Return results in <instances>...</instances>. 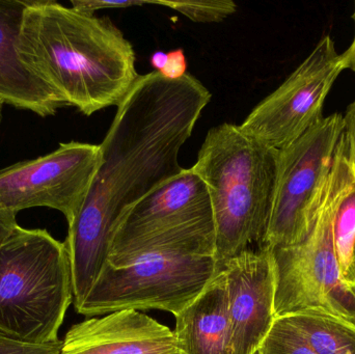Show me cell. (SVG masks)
Wrapping results in <instances>:
<instances>
[{"label":"cell","mask_w":355,"mask_h":354,"mask_svg":"<svg viewBox=\"0 0 355 354\" xmlns=\"http://www.w3.org/2000/svg\"><path fill=\"white\" fill-rule=\"evenodd\" d=\"M209 89L186 74L168 80L141 75L100 145L101 161L89 195L69 226L66 245L72 267L75 310L108 262L114 228L123 212L182 172L179 154L190 139Z\"/></svg>","instance_id":"cell-1"},{"label":"cell","mask_w":355,"mask_h":354,"mask_svg":"<svg viewBox=\"0 0 355 354\" xmlns=\"http://www.w3.org/2000/svg\"><path fill=\"white\" fill-rule=\"evenodd\" d=\"M18 53L64 105L87 116L118 107L141 76L133 46L110 18L51 0H31Z\"/></svg>","instance_id":"cell-2"},{"label":"cell","mask_w":355,"mask_h":354,"mask_svg":"<svg viewBox=\"0 0 355 354\" xmlns=\"http://www.w3.org/2000/svg\"><path fill=\"white\" fill-rule=\"evenodd\" d=\"M279 150L244 133L239 125L213 127L192 166L208 191L219 267L263 247L277 184Z\"/></svg>","instance_id":"cell-3"},{"label":"cell","mask_w":355,"mask_h":354,"mask_svg":"<svg viewBox=\"0 0 355 354\" xmlns=\"http://www.w3.org/2000/svg\"><path fill=\"white\" fill-rule=\"evenodd\" d=\"M73 299L66 242L18 224L0 247V333L28 344L58 342Z\"/></svg>","instance_id":"cell-4"},{"label":"cell","mask_w":355,"mask_h":354,"mask_svg":"<svg viewBox=\"0 0 355 354\" xmlns=\"http://www.w3.org/2000/svg\"><path fill=\"white\" fill-rule=\"evenodd\" d=\"M149 253L214 257L210 199L206 185L192 168H183L127 208L116 222L110 265L122 267Z\"/></svg>","instance_id":"cell-5"},{"label":"cell","mask_w":355,"mask_h":354,"mask_svg":"<svg viewBox=\"0 0 355 354\" xmlns=\"http://www.w3.org/2000/svg\"><path fill=\"white\" fill-rule=\"evenodd\" d=\"M219 270L212 256L149 253L119 268L107 262L76 312L95 317L125 310H160L176 317Z\"/></svg>","instance_id":"cell-6"},{"label":"cell","mask_w":355,"mask_h":354,"mask_svg":"<svg viewBox=\"0 0 355 354\" xmlns=\"http://www.w3.org/2000/svg\"><path fill=\"white\" fill-rule=\"evenodd\" d=\"M343 131V114L336 112L279 150L275 197L263 247L297 245L310 232Z\"/></svg>","instance_id":"cell-7"},{"label":"cell","mask_w":355,"mask_h":354,"mask_svg":"<svg viewBox=\"0 0 355 354\" xmlns=\"http://www.w3.org/2000/svg\"><path fill=\"white\" fill-rule=\"evenodd\" d=\"M269 249L275 270V319L322 310L355 324V297L342 280L334 245L333 210L327 191L304 240Z\"/></svg>","instance_id":"cell-8"},{"label":"cell","mask_w":355,"mask_h":354,"mask_svg":"<svg viewBox=\"0 0 355 354\" xmlns=\"http://www.w3.org/2000/svg\"><path fill=\"white\" fill-rule=\"evenodd\" d=\"M342 53L329 35L310 55L246 116L240 129L277 150L285 149L320 122L323 107L343 72Z\"/></svg>","instance_id":"cell-9"},{"label":"cell","mask_w":355,"mask_h":354,"mask_svg":"<svg viewBox=\"0 0 355 354\" xmlns=\"http://www.w3.org/2000/svg\"><path fill=\"white\" fill-rule=\"evenodd\" d=\"M101 161L100 145L70 141L35 159L0 170V207L17 214L49 208L70 224L80 211Z\"/></svg>","instance_id":"cell-10"},{"label":"cell","mask_w":355,"mask_h":354,"mask_svg":"<svg viewBox=\"0 0 355 354\" xmlns=\"http://www.w3.org/2000/svg\"><path fill=\"white\" fill-rule=\"evenodd\" d=\"M234 354L260 349L275 321V278L270 249H246L223 266Z\"/></svg>","instance_id":"cell-11"},{"label":"cell","mask_w":355,"mask_h":354,"mask_svg":"<svg viewBox=\"0 0 355 354\" xmlns=\"http://www.w3.org/2000/svg\"><path fill=\"white\" fill-rule=\"evenodd\" d=\"M62 354H183L168 326L135 310L114 312L75 324Z\"/></svg>","instance_id":"cell-12"},{"label":"cell","mask_w":355,"mask_h":354,"mask_svg":"<svg viewBox=\"0 0 355 354\" xmlns=\"http://www.w3.org/2000/svg\"><path fill=\"white\" fill-rule=\"evenodd\" d=\"M29 3L0 0V102L46 118L54 116L64 103L19 56V37Z\"/></svg>","instance_id":"cell-13"},{"label":"cell","mask_w":355,"mask_h":354,"mask_svg":"<svg viewBox=\"0 0 355 354\" xmlns=\"http://www.w3.org/2000/svg\"><path fill=\"white\" fill-rule=\"evenodd\" d=\"M175 318L174 333L183 354H234L223 268Z\"/></svg>","instance_id":"cell-14"},{"label":"cell","mask_w":355,"mask_h":354,"mask_svg":"<svg viewBox=\"0 0 355 354\" xmlns=\"http://www.w3.org/2000/svg\"><path fill=\"white\" fill-rule=\"evenodd\" d=\"M318 354H355V324L322 310L285 316Z\"/></svg>","instance_id":"cell-15"},{"label":"cell","mask_w":355,"mask_h":354,"mask_svg":"<svg viewBox=\"0 0 355 354\" xmlns=\"http://www.w3.org/2000/svg\"><path fill=\"white\" fill-rule=\"evenodd\" d=\"M151 4L177 10L189 20L198 23H217L233 15L237 4L232 0H151Z\"/></svg>","instance_id":"cell-16"},{"label":"cell","mask_w":355,"mask_h":354,"mask_svg":"<svg viewBox=\"0 0 355 354\" xmlns=\"http://www.w3.org/2000/svg\"><path fill=\"white\" fill-rule=\"evenodd\" d=\"M259 351L261 354H318L285 317L275 319Z\"/></svg>","instance_id":"cell-17"},{"label":"cell","mask_w":355,"mask_h":354,"mask_svg":"<svg viewBox=\"0 0 355 354\" xmlns=\"http://www.w3.org/2000/svg\"><path fill=\"white\" fill-rule=\"evenodd\" d=\"M62 341L51 344H28L0 333V354H62Z\"/></svg>","instance_id":"cell-18"},{"label":"cell","mask_w":355,"mask_h":354,"mask_svg":"<svg viewBox=\"0 0 355 354\" xmlns=\"http://www.w3.org/2000/svg\"><path fill=\"white\" fill-rule=\"evenodd\" d=\"M71 4L77 12L95 15L97 10L128 8L151 4V0H72Z\"/></svg>","instance_id":"cell-19"},{"label":"cell","mask_w":355,"mask_h":354,"mask_svg":"<svg viewBox=\"0 0 355 354\" xmlns=\"http://www.w3.org/2000/svg\"><path fill=\"white\" fill-rule=\"evenodd\" d=\"M159 73L168 80L183 78L187 74V60L184 50L179 48L168 53V62Z\"/></svg>","instance_id":"cell-20"},{"label":"cell","mask_w":355,"mask_h":354,"mask_svg":"<svg viewBox=\"0 0 355 354\" xmlns=\"http://www.w3.org/2000/svg\"><path fill=\"white\" fill-rule=\"evenodd\" d=\"M343 122L348 154L355 168V100L348 105L345 114H343Z\"/></svg>","instance_id":"cell-21"},{"label":"cell","mask_w":355,"mask_h":354,"mask_svg":"<svg viewBox=\"0 0 355 354\" xmlns=\"http://www.w3.org/2000/svg\"><path fill=\"white\" fill-rule=\"evenodd\" d=\"M16 216L0 207V247L18 227Z\"/></svg>","instance_id":"cell-22"},{"label":"cell","mask_w":355,"mask_h":354,"mask_svg":"<svg viewBox=\"0 0 355 354\" xmlns=\"http://www.w3.org/2000/svg\"><path fill=\"white\" fill-rule=\"evenodd\" d=\"M352 18L354 23V39H352L349 47L345 50L344 53H342V64H343L344 70H347L348 69V70H352L355 74V2Z\"/></svg>","instance_id":"cell-23"},{"label":"cell","mask_w":355,"mask_h":354,"mask_svg":"<svg viewBox=\"0 0 355 354\" xmlns=\"http://www.w3.org/2000/svg\"><path fill=\"white\" fill-rule=\"evenodd\" d=\"M343 282L355 297V245L352 261H350L349 266H348L347 270L343 276Z\"/></svg>","instance_id":"cell-24"},{"label":"cell","mask_w":355,"mask_h":354,"mask_svg":"<svg viewBox=\"0 0 355 354\" xmlns=\"http://www.w3.org/2000/svg\"><path fill=\"white\" fill-rule=\"evenodd\" d=\"M168 62V53H164V51H157L152 54L150 58V64L155 69L156 72H159Z\"/></svg>","instance_id":"cell-25"},{"label":"cell","mask_w":355,"mask_h":354,"mask_svg":"<svg viewBox=\"0 0 355 354\" xmlns=\"http://www.w3.org/2000/svg\"><path fill=\"white\" fill-rule=\"evenodd\" d=\"M2 105H3V103H2V102H0V122H1Z\"/></svg>","instance_id":"cell-26"},{"label":"cell","mask_w":355,"mask_h":354,"mask_svg":"<svg viewBox=\"0 0 355 354\" xmlns=\"http://www.w3.org/2000/svg\"><path fill=\"white\" fill-rule=\"evenodd\" d=\"M254 354H261L260 351H256Z\"/></svg>","instance_id":"cell-27"}]
</instances>
